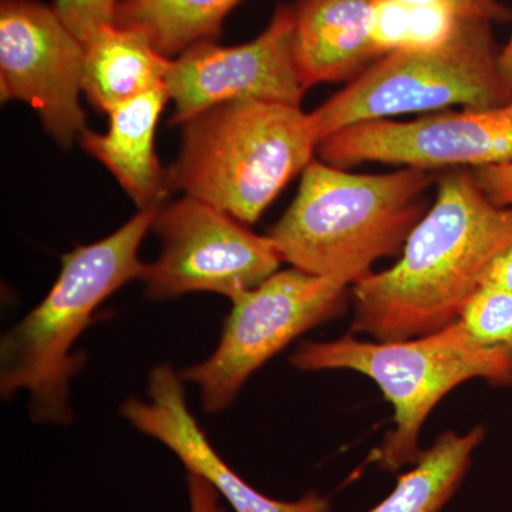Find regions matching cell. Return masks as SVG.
<instances>
[{"label": "cell", "instance_id": "obj_1", "mask_svg": "<svg viewBox=\"0 0 512 512\" xmlns=\"http://www.w3.org/2000/svg\"><path fill=\"white\" fill-rule=\"evenodd\" d=\"M510 245L512 207L494 204L473 171L444 175L399 261L353 285L352 333L393 342L456 322L491 259Z\"/></svg>", "mask_w": 512, "mask_h": 512}, {"label": "cell", "instance_id": "obj_2", "mask_svg": "<svg viewBox=\"0 0 512 512\" xmlns=\"http://www.w3.org/2000/svg\"><path fill=\"white\" fill-rule=\"evenodd\" d=\"M433 183L419 168L355 174L313 160L269 238L293 268L355 285L379 259L402 254Z\"/></svg>", "mask_w": 512, "mask_h": 512}, {"label": "cell", "instance_id": "obj_3", "mask_svg": "<svg viewBox=\"0 0 512 512\" xmlns=\"http://www.w3.org/2000/svg\"><path fill=\"white\" fill-rule=\"evenodd\" d=\"M160 210V205L144 208L109 237L63 255L62 271L46 298L3 335L0 393L5 400L28 393L37 423L73 420L70 380L86 360L74 345L101 303L140 279L146 264L138 249Z\"/></svg>", "mask_w": 512, "mask_h": 512}, {"label": "cell", "instance_id": "obj_4", "mask_svg": "<svg viewBox=\"0 0 512 512\" xmlns=\"http://www.w3.org/2000/svg\"><path fill=\"white\" fill-rule=\"evenodd\" d=\"M318 147L312 114L301 106L231 101L184 124L168 183L242 224H254L312 163Z\"/></svg>", "mask_w": 512, "mask_h": 512}, {"label": "cell", "instance_id": "obj_5", "mask_svg": "<svg viewBox=\"0 0 512 512\" xmlns=\"http://www.w3.org/2000/svg\"><path fill=\"white\" fill-rule=\"evenodd\" d=\"M289 362L303 372L353 370L379 386L394 410V430L375 457L386 471L416 463L421 427L451 390L473 379L512 384V357L480 345L460 320L393 342L360 340L353 333L329 342H305Z\"/></svg>", "mask_w": 512, "mask_h": 512}, {"label": "cell", "instance_id": "obj_6", "mask_svg": "<svg viewBox=\"0 0 512 512\" xmlns=\"http://www.w3.org/2000/svg\"><path fill=\"white\" fill-rule=\"evenodd\" d=\"M493 23L460 18L436 45L386 53L312 111L319 143L343 128L412 113L512 103Z\"/></svg>", "mask_w": 512, "mask_h": 512}, {"label": "cell", "instance_id": "obj_7", "mask_svg": "<svg viewBox=\"0 0 512 512\" xmlns=\"http://www.w3.org/2000/svg\"><path fill=\"white\" fill-rule=\"evenodd\" d=\"M348 286L292 266L231 301L217 348L180 372L184 382L200 390L204 412L227 410L268 360L303 333L342 315Z\"/></svg>", "mask_w": 512, "mask_h": 512}, {"label": "cell", "instance_id": "obj_8", "mask_svg": "<svg viewBox=\"0 0 512 512\" xmlns=\"http://www.w3.org/2000/svg\"><path fill=\"white\" fill-rule=\"evenodd\" d=\"M244 225L188 195L158 211L153 229L161 254L140 276L148 298L211 292L234 301L261 285L284 259L269 235H256Z\"/></svg>", "mask_w": 512, "mask_h": 512}, {"label": "cell", "instance_id": "obj_9", "mask_svg": "<svg viewBox=\"0 0 512 512\" xmlns=\"http://www.w3.org/2000/svg\"><path fill=\"white\" fill-rule=\"evenodd\" d=\"M319 157L336 167L363 163L433 171L512 163V103L495 109L436 111L409 121L355 124L320 141Z\"/></svg>", "mask_w": 512, "mask_h": 512}, {"label": "cell", "instance_id": "obj_10", "mask_svg": "<svg viewBox=\"0 0 512 512\" xmlns=\"http://www.w3.org/2000/svg\"><path fill=\"white\" fill-rule=\"evenodd\" d=\"M84 53L55 8L37 0L0 2V97L32 106L63 146L87 130L79 103Z\"/></svg>", "mask_w": 512, "mask_h": 512}, {"label": "cell", "instance_id": "obj_11", "mask_svg": "<svg viewBox=\"0 0 512 512\" xmlns=\"http://www.w3.org/2000/svg\"><path fill=\"white\" fill-rule=\"evenodd\" d=\"M293 6L275 10L264 32L239 46L205 40L171 62L167 84L174 101L171 124L231 101L259 100L301 106L303 89L293 56Z\"/></svg>", "mask_w": 512, "mask_h": 512}, {"label": "cell", "instance_id": "obj_12", "mask_svg": "<svg viewBox=\"0 0 512 512\" xmlns=\"http://www.w3.org/2000/svg\"><path fill=\"white\" fill-rule=\"evenodd\" d=\"M180 373L158 365L148 377V400L131 397L120 414L146 436L167 447L187 473L204 478L235 512H329L330 501L309 491L296 501H281L259 493L225 463L205 436L188 407Z\"/></svg>", "mask_w": 512, "mask_h": 512}, {"label": "cell", "instance_id": "obj_13", "mask_svg": "<svg viewBox=\"0 0 512 512\" xmlns=\"http://www.w3.org/2000/svg\"><path fill=\"white\" fill-rule=\"evenodd\" d=\"M376 0H298L293 56L303 89L352 82L383 56L375 40Z\"/></svg>", "mask_w": 512, "mask_h": 512}, {"label": "cell", "instance_id": "obj_14", "mask_svg": "<svg viewBox=\"0 0 512 512\" xmlns=\"http://www.w3.org/2000/svg\"><path fill=\"white\" fill-rule=\"evenodd\" d=\"M168 100L164 84L111 110L106 134L86 130L80 137L83 147L109 168L140 210L160 205L170 187L154 144L158 119Z\"/></svg>", "mask_w": 512, "mask_h": 512}, {"label": "cell", "instance_id": "obj_15", "mask_svg": "<svg viewBox=\"0 0 512 512\" xmlns=\"http://www.w3.org/2000/svg\"><path fill=\"white\" fill-rule=\"evenodd\" d=\"M83 92L101 111L164 86L171 62L144 33L104 26L84 45Z\"/></svg>", "mask_w": 512, "mask_h": 512}, {"label": "cell", "instance_id": "obj_16", "mask_svg": "<svg viewBox=\"0 0 512 512\" xmlns=\"http://www.w3.org/2000/svg\"><path fill=\"white\" fill-rule=\"evenodd\" d=\"M484 436L480 426L466 434H441L399 477L392 493L369 512H440L460 487Z\"/></svg>", "mask_w": 512, "mask_h": 512}, {"label": "cell", "instance_id": "obj_17", "mask_svg": "<svg viewBox=\"0 0 512 512\" xmlns=\"http://www.w3.org/2000/svg\"><path fill=\"white\" fill-rule=\"evenodd\" d=\"M242 0H121L114 23L136 29L170 59L220 35L222 23Z\"/></svg>", "mask_w": 512, "mask_h": 512}, {"label": "cell", "instance_id": "obj_18", "mask_svg": "<svg viewBox=\"0 0 512 512\" xmlns=\"http://www.w3.org/2000/svg\"><path fill=\"white\" fill-rule=\"evenodd\" d=\"M460 19L447 10L376 0L375 40L383 55L396 49L436 45Z\"/></svg>", "mask_w": 512, "mask_h": 512}, {"label": "cell", "instance_id": "obj_19", "mask_svg": "<svg viewBox=\"0 0 512 512\" xmlns=\"http://www.w3.org/2000/svg\"><path fill=\"white\" fill-rule=\"evenodd\" d=\"M457 320L480 345L512 357L511 293L480 286L464 303Z\"/></svg>", "mask_w": 512, "mask_h": 512}, {"label": "cell", "instance_id": "obj_20", "mask_svg": "<svg viewBox=\"0 0 512 512\" xmlns=\"http://www.w3.org/2000/svg\"><path fill=\"white\" fill-rule=\"evenodd\" d=\"M121 0H55L57 15L86 45L104 26L114 23Z\"/></svg>", "mask_w": 512, "mask_h": 512}, {"label": "cell", "instance_id": "obj_21", "mask_svg": "<svg viewBox=\"0 0 512 512\" xmlns=\"http://www.w3.org/2000/svg\"><path fill=\"white\" fill-rule=\"evenodd\" d=\"M406 5L447 10L458 18L504 23L512 18L510 9L500 0H397Z\"/></svg>", "mask_w": 512, "mask_h": 512}, {"label": "cell", "instance_id": "obj_22", "mask_svg": "<svg viewBox=\"0 0 512 512\" xmlns=\"http://www.w3.org/2000/svg\"><path fill=\"white\" fill-rule=\"evenodd\" d=\"M473 173L494 204L498 207H512V163L476 168Z\"/></svg>", "mask_w": 512, "mask_h": 512}, {"label": "cell", "instance_id": "obj_23", "mask_svg": "<svg viewBox=\"0 0 512 512\" xmlns=\"http://www.w3.org/2000/svg\"><path fill=\"white\" fill-rule=\"evenodd\" d=\"M190 512H225L221 495L204 478L187 473Z\"/></svg>", "mask_w": 512, "mask_h": 512}, {"label": "cell", "instance_id": "obj_24", "mask_svg": "<svg viewBox=\"0 0 512 512\" xmlns=\"http://www.w3.org/2000/svg\"><path fill=\"white\" fill-rule=\"evenodd\" d=\"M480 286H491L512 295V245L491 259L481 276Z\"/></svg>", "mask_w": 512, "mask_h": 512}, {"label": "cell", "instance_id": "obj_25", "mask_svg": "<svg viewBox=\"0 0 512 512\" xmlns=\"http://www.w3.org/2000/svg\"><path fill=\"white\" fill-rule=\"evenodd\" d=\"M500 69L512 90V30L510 39L500 50Z\"/></svg>", "mask_w": 512, "mask_h": 512}]
</instances>
